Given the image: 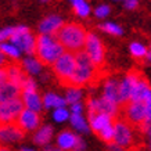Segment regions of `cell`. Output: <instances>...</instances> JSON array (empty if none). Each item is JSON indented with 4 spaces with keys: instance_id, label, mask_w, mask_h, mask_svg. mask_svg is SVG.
I'll use <instances>...</instances> for the list:
<instances>
[{
    "instance_id": "obj_30",
    "label": "cell",
    "mask_w": 151,
    "mask_h": 151,
    "mask_svg": "<svg viewBox=\"0 0 151 151\" xmlns=\"http://www.w3.org/2000/svg\"><path fill=\"white\" fill-rule=\"evenodd\" d=\"M35 90H36V85L33 79L27 78V81L22 83V92H35Z\"/></svg>"
},
{
    "instance_id": "obj_27",
    "label": "cell",
    "mask_w": 151,
    "mask_h": 151,
    "mask_svg": "<svg viewBox=\"0 0 151 151\" xmlns=\"http://www.w3.org/2000/svg\"><path fill=\"white\" fill-rule=\"evenodd\" d=\"M53 118H54V121H57V122H64V121H67V119L69 118V112L65 110L64 107H60V108H57V110L54 111Z\"/></svg>"
},
{
    "instance_id": "obj_40",
    "label": "cell",
    "mask_w": 151,
    "mask_h": 151,
    "mask_svg": "<svg viewBox=\"0 0 151 151\" xmlns=\"http://www.w3.org/2000/svg\"><path fill=\"white\" fill-rule=\"evenodd\" d=\"M78 1H81V0H71V3H72V4L73 3H78Z\"/></svg>"
},
{
    "instance_id": "obj_3",
    "label": "cell",
    "mask_w": 151,
    "mask_h": 151,
    "mask_svg": "<svg viewBox=\"0 0 151 151\" xmlns=\"http://www.w3.org/2000/svg\"><path fill=\"white\" fill-rule=\"evenodd\" d=\"M76 68V57L72 51H64L53 64V72L63 87H68L69 79Z\"/></svg>"
},
{
    "instance_id": "obj_1",
    "label": "cell",
    "mask_w": 151,
    "mask_h": 151,
    "mask_svg": "<svg viewBox=\"0 0 151 151\" xmlns=\"http://www.w3.org/2000/svg\"><path fill=\"white\" fill-rule=\"evenodd\" d=\"M65 51V47L57 40L54 35L40 33L36 36L35 46V57L46 67H53L58 57Z\"/></svg>"
},
{
    "instance_id": "obj_33",
    "label": "cell",
    "mask_w": 151,
    "mask_h": 151,
    "mask_svg": "<svg viewBox=\"0 0 151 151\" xmlns=\"http://www.w3.org/2000/svg\"><path fill=\"white\" fill-rule=\"evenodd\" d=\"M71 111L72 112H75V114H81V111H82V104L81 103H73V104H71Z\"/></svg>"
},
{
    "instance_id": "obj_7",
    "label": "cell",
    "mask_w": 151,
    "mask_h": 151,
    "mask_svg": "<svg viewBox=\"0 0 151 151\" xmlns=\"http://www.w3.org/2000/svg\"><path fill=\"white\" fill-rule=\"evenodd\" d=\"M24 107H25V104H24L22 97H15L13 100L0 103V124L17 122Z\"/></svg>"
},
{
    "instance_id": "obj_5",
    "label": "cell",
    "mask_w": 151,
    "mask_h": 151,
    "mask_svg": "<svg viewBox=\"0 0 151 151\" xmlns=\"http://www.w3.org/2000/svg\"><path fill=\"white\" fill-rule=\"evenodd\" d=\"M10 42L14 43L22 53H27L28 55L35 54V46H36V37L33 36L31 31L24 25L15 27L13 36L10 37Z\"/></svg>"
},
{
    "instance_id": "obj_13",
    "label": "cell",
    "mask_w": 151,
    "mask_h": 151,
    "mask_svg": "<svg viewBox=\"0 0 151 151\" xmlns=\"http://www.w3.org/2000/svg\"><path fill=\"white\" fill-rule=\"evenodd\" d=\"M97 104H99V111L100 112H104V114H108L112 116V119L118 118L119 116V107L118 104L112 101L108 97L103 96L100 100H97Z\"/></svg>"
},
{
    "instance_id": "obj_23",
    "label": "cell",
    "mask_w": 151,
    "mask_h": 151,
    "mask_svg": "<svg viewBox=\"0 0 151 151\" xmlns=\"http://www.w3.org/2000/svg\"><path fill=\"white\" fill-rule=\"evenodd\" d=\"M82 97V87H68L67 90V96H65V100L69 104H73V103H78Z\"/></svg>"
},
{
    "instance_id": "obj_24",
    "label": "cell",
    "mask_w": 151,
    "mask_h": 151,
    "mask_svg": "<svg viewBox=\"0 0 151 151\" xmlns=\"http://www.w3.org/2000/svg\"><path fill=\"white\" fill-rule=\"evenodd\" d=\"M130 53L134 58L139 60V63H140V60L147 57V49L140 43H132L130 45Z\"/></svg>"
},
{
    "instance_id": "obj_42",
    "label": "cell",
    "mask_w": 151,
    "mask_h": 151,
    "mask_svg": "<svg viewBox=\"0 0 151 151\" xmlns=\"http://www.w3.org/2000/svg\"><path fill=\"white\" fill-rule=\"evenodd\" d=\"M150 47H151V45H150Z\"/></svg>"
},
{
    "instance_id": "obj_12",
    "label": "cell",
    "mask_w": 151,
    "mask_h": 151,
    "mask_svg": "<svg viewBox=\"0 0 151 151\" xmlns=\"http://www.w3.org/2000/svg\"><path fill=\"white\" fill-rule=\"evenodd\" d=\"M64 25L63 19L57 17V15H50L45 18L39 25V31L40 33H46V35H55L58 32V29Z\"/></svg>"
},
{
    "instance_id": "obj_9",
    "label": "cell",
    "mask_w": 151,
    "mask_h": 151,
    "mask_svg": "<svg viewBox=\"0 0 151 151\" xmlns=\"http://www.w3.org/2000/svg\"><path fill=\"white\" fill-rule=\"evenodd\" d=\"M17 124L22 129H25L27 132L28 130H33L40 124V116H39V114L36 111H32L25 107L22 110V112L19 114L18 119H17Z\"/></svg>"
},
{
    "instance_id": "obj_29",
    "label": "cell",
    "mask_w": 151,
    "mask_h": 151,
    "mask_svg": "<svg viewBox=\"0 0 151 151\" xmlns=\"http://www.w3.org/2000/svg\"><path fill=\"white\" fill-rule=\"evenodd\" d=\"M94 13H96V17H99V18H104V17H107V15L110 14V7L105 6V4L99 6Z\"/></svg>"
},
{
    "instance_id": "obj_10",
    "label": "cell",
    "mask_w": 151,
    "mask_h": 151,
    "mask_svg": "<svg viewBox=\"0 0 151 151\" xmlns=\"http://www.w3.org/2000/svg\"><path fill=\"white\" fill-rule=\"evenodd\" d=\"M103 96L108 97L116 104L121 105L122 97H121V81L118 78H108L104 83V93Z\"/></svg>"
},
{
    "instance_id": "obj_14",
    "label": "cell",
    "mask_w": 151,
    "mask_h": 151,
    "mask_svg": "<svg viewBox=\"0 0 151 151\" xmlns=\"http://www.w3.org/2000/svg\"><path fill=\"white\" fill-rule=\"evenodd\" d=\"M24 100V104L27 108L32 111H36V112H40L42 108H43V105H42V100H40V96L37 94V92H22L21 94Z\"/></svg>"
},
{
    "instance_id": "obj_18",
    "label": "cell",
    "mask_w": 151,
    "mask_h": 151,
    "mask_svg": "<svg viewBox=\"0 0 151 151\" xmlns=\"http://www.w3.org/2000/svg\"><path fill=\"white\" fill-rule=\"evenodd\" d=\"M0 50L3 51V53L6 54V57H7L9 60H11V61H17V60H19L21 50H19L14 43H11L10 40L1 42V43H0Z\"/></svg>"
},
{
    "instance_id": "obj_39",
    "label": "cell",
    "mask_w": 151,
    "mask_h": 151,
    "mask_svg": "<svg viewBox=\"0 0 151 151\" xmlns=\"http://www.w3.org/2000/svg\"><path fill=\"white\" fill-rule=\"evenodd\" d=\"M19 151H32V150H29V148H21Z\"/></svg>"
},
{
    "instance_id": "obj_19",
    "label": "cell",
    "mask_w": 151,
    "mask_h": 151,
    "mask_svg": "<svg viewBox=\"0 0 151 151\" xmlns=\"http://www.w3.org/2000/svg\"><path fill=\"white\" fill-rule=\"evenodd\" d=\"M42 65L43 64H42L36 57H28V58H25L22 61L24 69H25L28 73H31V75H36V73L40 72Z\"/></svg>"
},
{
    "instance_id": "obj_37",
    "label": "cell",
    "mask_w": 151,
    "mask_h": 151,
    "mask_svg": "<svg viewBox=\"0 0 151 151\" xmlns=\"http://www.w3.org/2000/svg\"><path fill=\"white\" fill-rule=\"evenodd\" d=\"M146 58H147V61H150V63H151V50H150V53H147Z\"/></svg>"
},
{
    "instance_id": "obj_34",
    "label": "cell",
    "mask_w": 151,
    "mask_h": 151,
    "mask_svg": "<svg viewBox=\"0 0 151 151\" xmlns=\"http://www.w3.org/2000/svg\"><path fill=\"white\" fill-rule=\"evenodd\" d=\"M9 63H10V60L6 57V54L3 53V51L0 50V67H6Z\"/></svg>"
},
{
    "instance_id": "obj_17",
    "label": "cell",
    "mask_w": 151,
    "mask_h": 151,
    "mask_svg": "<svg viewBox=\"0 0 151 151\" xmlns=\"http://www.w3.org/2000/svg\"><path fill=\"white\" fill-rule=\"evenodd\" d=\"M51 136H53V128L49 126V125H45L42 126L33 136V142L39 144V146H46L47 143L51 140Z\"/></svg>"
},
{
    "instance_id": "obj_2",
    "label": "cell",
    "mask_w": 151,
    "mask_h": 151,
    "mask_svg": "<svg viewBox=\"0 0 151 151\" xmlns=\"http://www.w3.org/2000/svg\"><path fill=\"white\" fill-rule=\"evenodd\" d=\"M54 36L69 51H79L86 43L87 32L81 24L67 22L60 28Z\"/></svg>"
},
{
    "instance_id": "obj_15",
    "label": "cell",
    "mask_w": 151,
    "mask_h": 151,
    "mask_svg": "<svg viewBox=\"0 0 151 151\" xmlns=\"http://www.w3.org/2000/svg\"><path fill=\"white\" fill-rule=\"evenodd\" d=\"M89 122H90V128H92V130L97 134L101 129H104L105 126H108V125L112 124L114 119H112L111 115L104 114V112H100V114H97L94 118L90 119Z\"/></svg>"
},
{
    "instance_id": "obj_35",
    "label": "cell",
    "mask_w": 151,
    "mask_h": 151,
    "mask_svg": "<svg viewBox=\"0 0 151 151\" xmlns=\"http://www.w3.org/2000/svg\"><path fill=\"white\" fill-rule=\"evenodd\" d=\"M43 151H63V148L57 146H45Z\"/></svg>"
},
{
    "instance_id": "obj_28",
    "label": "cell",
    "mask_w": 151,
    "mask_h": 151,
    "mask_svg": "<svg viewBox=\"0 0 151 151\" xmlns=\"http://www.w3.org/2000/svg\"><path fill=\"white\" fill-rule=\"evenodd\" d=\"M14 31H15V27H7V28L0 29V43L10 40V37L13 36Z\"/></svg>"
},
{
    "instance_id": "obj_25",
    "label": "cell",
    "mask_w": 151,
    "mask_h": 151,
    "mask_svg": "<svg viewBox=\"0 0 151 151\" xmlns=\"http://www.w3.org/2000/svg\"><path fill=\"white\" fill-rule=\"evenodd\" d=\"M72 6H73L75 14H78L79 17H87L89 13H90V7H89V4H87L85 0H81L78 3H73Z\"/></svg>"
},
{
    "instance_id": "obj_36",
    "label": "cell",
    "mask_w": 151,
    "mask_h": 151,
    "mask_svg": "<svg viewBox=\"0 0 151 151\" xmlns=\"http://www.w3.org/2000/svg\"><path fill=\"white\" fill-rule=\"evenodd\" d=\"M0 151H11V150H10L9 147L3 146V144H0Z\"/></svg>"
},
{
    "instance_id": "obj_22",
    "label": "cell",
    "mask_w": 151,
    "mask_h": 151,
    "mask_svg": "<svg viewBox=\"0 0 151 151\" xmlns=\"http://www.w3.org/2000/svg\"><path fill=\"white\" fill-rule=\"evenodd\" d=\"M71 124H72L73 128L76 129V130H79V132L86 133L87 130H89L87 124L85 122V118H83L81 114H75V112H72V115H71Z\"/></svg>"
},
{
    "instance_id": "obj_38",
    "label": "cell",
    "mask_w": 151,
    "mask_h": 151,
    "mask_svg": "<svg viewBox=\"0 0 151 151\" xmlns=\"http://www.w3.org/2000/svg\"><path fill=\"white\" fill-rule=\"evenodd\" d=\"M148 136H150V146H151V129L148 130Z\"/></svg>"
},
{
    "instance_id": "obj_6",
    "label": "cell",
    "mask_w": 151,
    "mask_h": 151,
    "mask_svg": "<svg viewBox=\"0 0 151 151\" xmlns=\"http://www.w3.org/2000/svg\"><path fill=\"white\" fill-rule=\"evenodd\" d=\"M85 51H86L89 57L92 58V61L96 64L99 69L105 68V51L104 46L99 37L93 32H87L86 43H85Z\"/></svg>"
},
{
    "instance_id": "obj_31",
    "label": "cell",
    "mask_w": 151,
    "mask_h": 151,
    "mask_svg": "<svg viewBox=\"0 0 151 151\" xmlns=\"http://www.w3.org/2000/svg\"><path fill=\"white\" fill-rule=\"evenodd\" d=\"M9 81V75H7V68L6 67H0V86L4 82Z\"/></svg>"
},
{
    "instance_id": "obj_41",
    "label": "cell",
    "mask_w": 151,
    "mask_h": 151,
    "mask_svg": "<svg viewBox=\"0 0 151 151\" xmlns=\"http://www.w3.org/2000/svg\"><path fill=\"white\" fill-rule=\"evenodd\" d=\"M42 1H43V3H46V1H49V0H42Z\"/></svg>"
},
{
    "instance_id": "obj_26",
    "label": "cell",
    "mask_w": 151,
    "mask_h": 151,
    "mask_svg": "<svg viewBox=\"0 0 151 151\" xmlns=\"http://www.w3.org/2000/svg\"><path fill=\"white\" fill-rule=\"evenodd\" d=\"M100 29H103V31H104V32H107V33L115 35V36L122 35V28L118 27V25H115V24H112V22L103 24V25H100Z\"/></svg>"
},
{
    "instance_id": "obj_4",
    "label": "cell",
    "mask_w": 151,
    "mask_h": 151,
    "mask_svg": "<svg viewBox=\"0 0 151 151\" xmlns=\"http://www.w3.org/2000/svg\"><path fill=\"white\" fill-rule=\"evenodd\" d=\"M114 143H116L118 146H122L125 148H129V147H134V146H140L144 147L143 143L136 142V134H140V133H134L136 132L134 129L130 126V125L122 118H115L114 119Z\"/></svg>"
},
{
    "instance_id": "obj_11",
    "label": "cell",
    "mask_w": 151,
    "mask_h": 151,
    "mask_svg": "<svg viewBox=\"0 0 151 151\" xmlns=\"http://www.w3.org/2000/svg\"><path fill=\"white\" fill-rule=\"evenodd\" d=\"M22 94V86L15 82L7 81L0 86V103L13 100L15 97H21Z\"/></svg>"
},
{
    "instance_id": "obj_32",
    "label": "cell",
    "mask_w": 151,
    "mask_h": 151,
    "mask_svg": "<svg viewBox=\"0 0 151 151\" xmlns=\"http://www.w3.org/2000/svg\"><path fill=\"white\" fill-rule=\"evenodd\" d=\"M125 7L129 10H133L137 7V0H125Z\"/></svg>"
},
{
    "instance_id": "obj_20",
    "label": "cell",
    "mask_w": 151,
    "mask_h": 151,
    "mask_svg": "<svg viewBox=\"0 0 151 151\" xmlns=\"http://www.w3.org/2000/svg\"><path fill=\"white\" fill-rule=\"evenodd\" d=\"M43 101H45V107H46V108H51V107L60 108V107H64V105L67 104V100L58 97L57 94H53V93L46 94L45 99H43Z\"/></svg>"
},
{
    "instance_id": "obj_21",
    "label": "cell",
    "mask_w": 151,
    "mask_h": 151,
    "mask_svg": "<svg viewBox=\"0 0 151 151\" xmlns=\"http://www.w3.org/2000/svg\"><path fill=\"white\" fill-rule=\"evenodd\" d=\"M114 134H115V130H114V122L108 126H105L104 129H101L100 132L97 133V136L103 140L104 143L107 144H111V143H114Z\"/></svg>"
},
{
    "instance_id": "obj_16",
    "label": "cell",
    "mask_w": 151,
    "mask_h": 151,
    "mask_svg": "<svg viewBox=\"0 0 151 151\" xmlns=\"http://www.w3.org/2000/svg\"><path fill=\"white\" fill-rule=\"evenodd\" d=\"M79 137L76 134L71 133L69 130H65L58 136V147H61L65 151H72L78 143Z\"/></svg>"
},
{
    "instance_id": "obj_8",
    "label": "cell",
    "mask_w": 151,
    "mask_h": 151,
    "mask_svg": "<svg viewBox=\"0 0 151 151\" xmlns=\"http://www.w3.org/2000/svg\"><path fill=\"white\" fill-rule=\"evenodd\" d=\"M27 130L22 129L17 122L13 124H0V144L19 142L25 137Z\"/></svg>"
}]
</instances>
